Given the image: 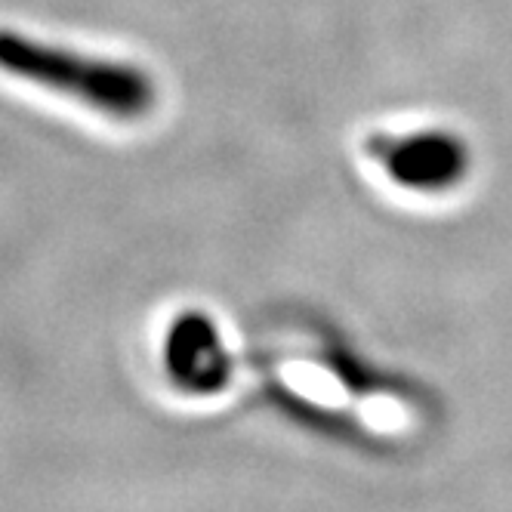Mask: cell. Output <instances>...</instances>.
<instances>
[{
	"instance_id": "cell-2",
	"label": "cell",
	"mask_w": 512,
	"mask_h": 512,
	"mask_svg": "<svg viewBox=\"0 0 512 512\" xmlns=\"http://www.w3.org/2000/svg\"><path fill=\"white\" fill-rule=\"evenodd\" d=\"M368 155L386 170L392 182L417 192L451 189L469 164L463 145L438 130L411 136H374L368 142Z\"/></svg>"
},
{
	"instance_id": "cell-1",
	"label": "cell",
	"mask_w": 512,
	"mask_h": 512,
	"mask_svg": "<svg viewBox=\"0 0 512 512\" xmlns=\"http://www.w3.org/2000/svg\"><path fill=\"white\" fill-rule=\"evenodd\" d=\"M0 71L78 99L112 121H142L158 102V87L149 71L34 41L10 28H0Z\"/></svg>"
}]
</instances>
